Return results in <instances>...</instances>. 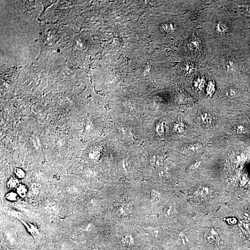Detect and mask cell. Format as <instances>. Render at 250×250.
Segmentation results:
<instances>
[{
    "instance_id": "obj_11",
    "label": "cell",
    "mask_w": 250,
    "mask_h": 250,
    "mask_svg": "<svg viewBox=\"0 0 250 250\" xmlns=\"http://www.w3.org/2000/svg\"><path fill=\"white\" fill-rule=\"evenodd\" d=\"M226 95L229 97H233L236 95V91L233 88H228L226 91Z\"/></svg>"
},
{
    "instance_id": "obj_5",
    "label": "cell",
    "mask_w": 250,
    "mask_h": 250,
    "mask_svg": "<svg viewBox=\"0 0 250 250\" xmlns=\"http://www.w3.org/2000/svg\"><path fill=\"white\" fill-rule=\"evenodd\" d=\"M223 65L226 70L227 72L232 71L234 69V65L233 61L229 59H225L223 62Z\"/></svg>"
},
{
    "instance_id": "obj_10",
    "label": "cell",
    "mask_w": 250,
    "mask_h": 250,
    "mask_svg": "<svg viewBox=\"0 0 250 250\" xmlns=\"http://www.w3.org/2000/svg\"><path fill=\"white\" fill-rule=\"evenodd\" d=\"M191 47L193 50H197L199 48V41L197 39L192 40L191 43Z\"/></svg>"
},
{
    "instance_id": "obj_13",
    "label": "cell",
    "mask_w": 250,
    "mask_h": 250,
    "mask_svg": "<svg viewBox=\"0 0 250 250\" xmlns=\"http://www.w3.org/2000/svg\"><path fill=\"white\" fill-rule=\"evenodd\" d=\"M209 117H210L207 115V114H204L201 116V119L203 120V122L207 123V124H209L210 122V121H211V120H210Z\"/></svg>"
},
{
    "instance_id": "obj_14",
    "label": "cell",
    "mask_w": 250,
    "mask_h": 250,
    "mask_svg": "<svg viewBox=\"0 0 250 250\" xmlns=\"http://www.w3.org/2000/svg\"><path fill=\"white\" fill-rule=\"evenodd\" d=\"M245 11L248 15H250V6H247L245 8Z\"/></svg>"
},
{
    "instance_id": "obj_6",
    "label": "cell",
    "mask_w": 250,
    "mask_h": 250,
    "mask_svg": "<svg viewBox=\"0 0 250 250\" xmlns=\"http://www.w3.org/2000/svg\"><path fill=\"white\" fill-rule=\"evenodd\" d=\"M200 148L201 147L200 145H196H196H191L189 146L188 149H187V152L191 153H197L200 150Z\"/></svg>"
},
{
    "instance_id": "obj_1",
    "label": "cell",
    "mask_w": 250,
    "mask_h": 250,
    "mask_svg": "<svg viewBox=\"0 0 250 250\" xmlns=\"http://www.w3.org/2000/svg\"><path fill=\"white\" fill-rule=\"evenodd\" d=\"M198 232L199 250H237L231 229L217 215H194Z\"/></svg>"
},
{
    "instance_id": "obj_9",
    "label": "cell",
    "mask_w": 250,
    "mask_h": 250,
    "mask_svg": "<svg viewBox=\"0 0 250 250\" xmlns=\"http://www.w3.org/2000/svg\"><path fill=\"white\" fill-rule=\"evenodd\" d=\"M14 173H15V176L18 178L19 179L23 178L25 177V175H26L25 171L21 168H16V169H15Z\"/></svg>"
},
{
    "instance_id": "obj_2",
    "label": "cell",
    "mask_w": 250,
    "mask_h": 250,
    "mask_svg": "<svg viewBox=\"0 0 250 250\" xmlns=\"http://www.w3.org/2000/svg\"><path fill=\"white\" fill-rule=\"evenodd\" d=\"M228 198L224 188L201 183L192 186L185 191V198L194 215L213 216L216 214Z\"/></svg>"
},
{
    "instance_id": "obj_4",
    "label": "cell",
    "mask_w": 250,
    "mask_h": 250,
    "mask_svg": "<svg viewBox=\"0 0 250 250\" xmlns=\"http://www.w3.org/2000/svg\"><path fill=\"white\" fill-rule=\"evenodd\" d=\"M16 192L20 197L24 198L27 195V189L26 186L21 184L18 185V186L16 188Z\"/></svg>"
},
{
    "instance_id": "obj_12",
    "label": "cell",
    "mask_w": 250,
    "mask_h": 250,
    "mask_svg": "<svg viewBox=\"0 0 250 250\" xmlns=\"http://www.w3.org/2000/svg\"><path fill=\"white\" fill-rule=\"evenodd\" d=\"M28 229H29V231L31 232L33 235H36L39 233V231L38 229L34 226V225H30V226H28Z\"/></svg>"
},
{
    "instance_id": "obj_8",
    "label": "cell",
    "mask_w": 250,
    "mask_h": 250,
    "mask_svg": "<svg viewBox=\"0 0 250 250\" xmlns=\"http://www.w3.org/2000/svg\"><path fill=\"white\" fill-rule=\"evenodd\" d=\"M18 194L17 193L14 192H10L6 195V198L10 201H15L17 200Z\"/></svg>"
},
{
    "instance_id": "obj_3",
    "label": "cell",
    "mask_w": 250,
    "mask_h": 250,
    "mask_svg": "<svg viewBox=\"0 0 250 250\" xmlns=\"http://www.w3.org/2000/svg\"><path fill=\"white\" fill-rule=\"evenodd\" d=\"M228 27L226 23L220 22L216 26V30L219 34H224L228 32Z\"/></svg>"
},
{
    "instance_id": "obj_7",
    "label": "cell",
    "mask_w": 250,
    "mask_h": 250,
    "mask_svg": "<svg viewBox=\"0 0 250 250\" xmlns=\"http://www.w3.org/2000/svg\"><path fill=\"white\" fill-rule=\"evenodd\" d=\"M18 185L19 184H18V180L15 178H11L8 182V186L10 188H17Z\"/></svg>"
}]
</instances>
